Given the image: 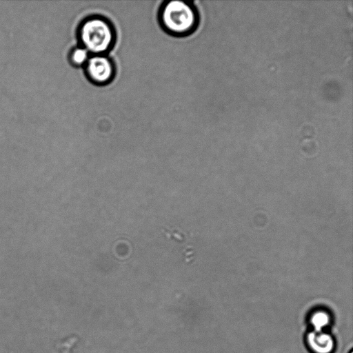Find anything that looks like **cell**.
I'll return each mask as SVG.
<instances>
[{"label": "cell", "mask_w": 353, "mask_h": 353, "mask_svg": "<svg viewBox=\"0 0 353 353\" xmlns=\"http://www.w3.org/2000/svg\"><path fill=\"white\" fill-rule=\"evenodd\" d=\"M350 353H352V352H350Z\"/></svg>", "instance_id": "7"}, {"label": "cell", "mask_w": 353, "mask_h": 353, "mask_svg": "<svg viewBox=\"0 0 353 353\" xmlns=\"http://www.w3.org/2000/svg\"><path fill=\"white\" fill-rule=\"evenodd\" d=\"M305 345L311 353H332L335 349L333 336L325 331H309L305 337Z\"/></svg>", "instance_id": "4"}, {"label": "cell", "mask_w": 353, "mask_h": 353, "mask_svg": "<svg viewBox=\"0 0 353 353\" xmlns=\"http://www.w3.org/2000/svg\"><path fill=\"white\" fill-rule=\"evenodd\" d=\"M159 23L171 35L183 37L192 33L199 23L198 12L190 1H165L159 11Z\"/></svg>", "instance_id": "2"}, {"label": "cell", "mask_w": 353, "mask_h": 353, "mask_svg": "<svg viewBox=\"0 0 353 353\" xmlns=\"http://www.w3.org/2000/svg\"><path fill=\"white\" fill-rule=\"evenodd\" d=\"M90 55L85 48L79 45L70 50L68 59L72 65L83 68Z\"/></svg>", "instance_id": "6"}, {"label": "cell", "mask_w": 353, "mask_h": 353, "mask_svg": "<svg viewBox=\"0 0 353 353\" xmlns=\"http://www.w3.org/2000/svg\"><path fill=\"white\" fill-rule=\"evenodd\" d=\"M308 322L312 327V330L325 331L331 324L332 316L327 310L317 308L310 314Z\"/></svg>", "instance_id": "5"}, {"label": "cell", "mask_w": 353, "mask_h": 353, "mask_svg": "<svg viewBox=\"0 0 353 353\" xmlns=\"http://www.w3.org/2000/svg\"><path fill=\"white\" fill-rule=\"evenodd\" d=\"M83 69L88 79L98 85L110 83L116 73L114 63L107 54L90 55Z\"/></svg>", "instance_id": "3"}, {"label": "cell", "mask_w": 353, "mask_h": 353, "mask_svg": "<svg viewBox=\"0 0 353 353\" xmlns=\"http://www.w3.org/2000/svg\"><path fill=\"white\" fill-rule=\"evenodd\" d=\"M79 45L92 54H106L114 46L115 29L105 17L99 15L85 18L77 28Z\"/></svg>", "instance_id": "1"}]
</instances>
